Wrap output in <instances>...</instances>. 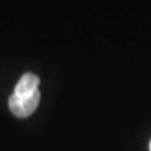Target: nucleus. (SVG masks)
I'll list each match as a JSON object with an SVG mask.
<instances>
[{"mask_svg": "<svg viewBox=\"0 0 151 151\" xmlns=\"http://www.w3.org/2000/svg\"><path fill=\"white\" fill-rule=\"evenodd\" d=\"M40 102V92L39 89L32 93L25 94H15L13 93L9 97V108L17 117H28L37 110L38 105Z\"/></svg>", "mask_w": 151, "mask_h": 151, "instance_id": "f257e3e1", "label": "nucleus"}, {"mask_svg": "<svg viewBox=\"0 0 151 151\" xmlns=\"http://www.w3.org/2000/svg\"><path fill=\"white\" fill-rule=\"evenodd\" d=\"M40 79L38 76L33 73H25L22 76V78L19 79V82L17 83L14 92L15 94H25V93H32L34 91H38L39 87Z\"/></svg>", "mask_w": 151, "mask_h": 151, "instance_id": "f03ea898", "label": "nucleus"}, {"mask_svg": "<svg viewBox=\"0 0 151 151\" xmlns=\"http://www.w3.org/2000/svg\"><path fill=\"white\" fill-rule=\"evenodd\" d=\"M150 151H151V141H150Z\"/></svg>", "mask_w": 151, "mask_h": 151, "instance_id": "7ed1b4c3", "label": "nucleus"}]
</instances>
